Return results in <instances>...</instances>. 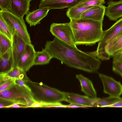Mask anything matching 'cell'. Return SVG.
<instances>
[{"mask_svg": "<svg viewBox=\"0 0 122 122\" xmlns=\"http://www.w3.org/2000/svg\"><path fill=\"white\" fill-rule=\"evenodd\" d=\"M30 0H10L9 11L15 15L21 18L29 12Z\"/></svg>", "mask_w": 122, "mask_h": 122, "instance_id": "obj_13", "label": "cell"}, {"mask_svg": "<svg viewBox=\"0 0 122 122\" xmlns=\"http://www.w3.org/2000/svg\"><path fill=\"white\" fill-rule=\"evenodd\" d=\"M66 107L68 108H77L80 107H84L81 106L74 104H70L68 105H66Z\"/></svg>", "mask_w": 122, "mask_h": 122, "instance_id": "obj_32", "label": "cell"}, {"mask_svg": "<svg viewBox=\"0 0 122 122\" xmlns=\"http://www.w3.org/2000/svg\"><path fill=\"white\" fill-rule=\"evenodd\" d=\"M12 41L0 33V55L6 52L12 46Z\"/></svg>", "mask_w": 122, "mask_h": 122, "instance_id": "obj_25", "label": "cell"}, {"mask_svg": "<svg viewBox=\"0 0 122 122\" xmlns=\"http://www.w3.org/2000/svg\"><path fill=\"white\" fill-rule=\"evenodd\" d=\"M10 0H0V8L2 10L9 11Z\"/></svg>", "mask_w": 122, "mask_h": 122, "instance_id": "obj_28", "label": "cell"}, {"mask_svg": "<svg viewBox=\"0 0 122 122\" xmlns=\"http://www.w3.org/2000/svg\"><path fill=\"white\" fill-rule=\"evenodd\" d=\"M70 20L76 45L92 46L102 38V22L82 18Z\"/></svg>", "mask_w": 122, "mask_h": 122, "instance_id": "obj_2", "label": "cell"}, {"mask_svg": "<svg viewBox=\"0 0 122 122\" xmlns=\"http://www.w3.org/2000/svg\"><path fill=\"white\" fill-rule=\"evenodd\" d=\"M105 3V0H82L75 6H82L103 5Z\"/></svg>", "mask_w": 122, "mask_h": 122, "instance_id": "obj_26", "label": "cell"}, {"mask_svg": "<svg viewBox=\"0 0 122 122\" xmlns=\"http://www.w3.org/2000/svg\"><path fill=\"white\" fill-rule=\"evenodd\" d=\"M27 43L15 32L13 36L11 46L13 59V68L16 66L21 56L24 51Z\"/></svg>", "mask_w": 122, "mask_h": 122, "instance_id": "obj_12", "label": "cell"}, {"mask_svg": "<svg viewBox=\"0 0 122 122\" xmlns=\"http://www.w3.org/2000/svg\"><path fill=\"white\" fill-rule=\"evenodd\" d=\"M52 57L44 48L41 51L36 52L34 58L33 66L48 64Z\"/></svg>", "mask_w": 122, "mask_h": 122, "instance_id": "obj_20", "label": "cell"}, {"mask_svg": "<svg viewBox=\"0 0 122 122\" xmlns=\"http://www.w3.org/2000/svg\"><path fill=\"white\" fill-rule=\"evenodd\" d=\"M98 98H92L87 96L73 93L65 92L64 101L70 104H77L86 107H93Z\"/></svg>", "mask_w": 122, "mask_h": 122, "instance_id": "obj_10", "label": "cell"}, {"mask_svg": "<svg viewBox=\"0 0 122 122\" xmlns=\"http://www.w3.org/2000/svg\"><path fill=\"white\" fill-rule=\"evenodd\" d=\"M16 79H12L0 85V91L8 90L14 86L16 84Z\"/></svg>", "mask_w": 122, "mask_h": 122, "instance_id": "obj_27", "label": "cell"}, {"mask_svg": "<svg viewBox=\"0 0 122 122\" xmlns=\"http://www.w3.org/2000/svg\"><path fill=\"white\" fill-rule=\"evenodd\" d=\"M92 6H74L68 8L66 11V15L70 20L80 18L83 13Z\"/></svg>", "mask_w": 122, "mask_h": 122, "instance_id": "obj_21", "label": "cell"}, {"mask_svg": "<svg viewBox=\"0 0 122 122\" xmlns=\"http://www.w3.org/2000/svg\"><path fill=\"white\" fill-rule=\"evenodd\" d=\"M82 0H42L39 6V9H63L69 8L78 4Z\"/></svg>", "mask_w": 122, "mask_h": 122, "instance_id": "obj_11", "label": "cell"}, {"mask_svg": "<svg viewBox=\"0 0 122 122\" xmlns=\"http://www.w3.org/2000/svg\"><path fill=\"white\" fill-rule=\"evenodd\" d=\"M122 49V30L106 46L107 60Z\"/></svg>", "mask_w": 122, "mask_h": 122, "instance_id": "obj_17", "label": "cell"}, {"mask_svg": "<svg viewBox=\"0 0 122 122\" xmlns=\"http://www.w3.org/2000/svg\"><path fill=\"white\" fill-rule=\"evenodd\" d=\"M122 30V17L109 29L104 31L102 38L98 42L97 50L92 52L96 57L107 60L105 48L106 46Z\"/></svg>", "mask_w": 122, "mask_h": 122, "instance_id": "obj_5", "label": "cell"}, {"mask_svg": "<svg viewBox=\"0 0 122 122\" xmlns=\"http://www.w3.org/2000/svg\"><path fill=\"white\" fill-rule=\"evenodd\" d=\"M0 99L27 107L35 102L30 91L17 84L8 90L0 91Z\"/></svg>", "mask_w": 122, "mask_h": 122, "instance_id": "obj_4", "label": "cell"}, {"mask_svg": "<svg viewBox=\"0 0 122 122\" xmlns=\"http://www.w3.org/2000/svg\"><path fill=\"white\" fill-rule=\"evenodd\" d=\"M45 46L53 58L71 68L96 73L101 63L100 59L90 52L83 51L55 37L52 41H47Z\"/></svg>", "mask_w": 122, "mask_h": 122, "instance_id": "obj_1", "label": "cell"}, {"mask_svg": "<svg viewBox=\"0 0 122 122\" xmlns=\"http://www.w3.org/2000/svg\"><path fill=\"white\" fill-rule=\"evenodd\" d=\"M0 14L4 19L12 26L15 32L28 44H31L30 35L23 18L13 14L9 11L0 10Z\"/></svg>", "mask_w": 122, "mask_h": 122, "instance_id": "obj_6", "label": "cell"}, {"mask_svg": "<svg viewBox=\"0 0 122 122\" xmlns=\"http://www.w3.org/2000/svg\"><path fill=\"white\" fill-rule=\"evenodd\" d=\"M112 57L113 64H122V49L116 54Z\"/></svg>", "mask_w": 122, "mask_h": 122, "instance_id": "obj_29", "label": "cell"}, {"mask_svg": "<svg viewBox=\"0 0 122 122\" xmlns=\"http://www.w3.org/2000/svg\"><path fill=\"white\" fill-rule=\"evenodd\" d=\"M50 10L46 8L39 9L29 12L25 18L26 21L30 26L40 23V21L47 15Z\"/></svg>", "mask_w": 122, "mask_h": 122, "instance_id": "obj_16", "label": "cell"}, {"mask_svg": "<svg viewBox=\"0 0 122 122\" xmlns=\"http://www.w3.org/2000/svg\"><path fill=\"white\" fill-rule=\"evenodd\" d=\"M20 105L17 104H13L7 106L6 108H20L24 107L20 106Z\"/></svg>", "mask_w": 122, "mask_h": 122, "instance_id": "obj_33", "label": "cell"}, {"mask_svg": "<svg viewBox=\"0 0 122 122\" xmlns=\"http://www.w3.org/2000/svg\"><path fill=\"white\" fill-rule=\"evenodd\" d=\"M31 91L35 101L46 103L47 107H66L61 103L64 101L65 92L49 86L42 82L38 83L30 80L26 82Z\"/></svg>", "mask_w": 122, "mask_h": 122, "instance_id": "obj_3", "label": "cell"}, {"mask_svg": "<svg viewBox=\"0 0 122 122\" xmlns=\"http://www.w3.org/2000/svg\"><path fill=\"white\" fill-rule=\"evenodd\" d=\"M36 52L33 45L27 43L25 50L19 59L16 66L26 72L33 66Z\"/></svg>", "mask_w": 122, "mask_h": 122, "instance_id": "obj_9", "label": "cell"}, {"mask_svg": "<svg viewBox=\"0 0 122 122\" xmlns=\"http://www.w3.org/2000/svg\"><path fill=\"white\" fill-rule=\"evenodd\" d=\"M105 15L111 21H116L122 17V0L117 1L110 0L107 3Z\"/></svg>", "mask_w": 122, "mask_h": 122, "instance_id": "obj_14", "label": "cell"}, {"mask_svg": "<svg viewBox=\"0 0 122 122\" xmlns=\"http://www.w3.org/2000/svg\"><path fill=\"white\" fill-rule=\"evenodd\" d=\"M121 98L110 96L102 98H98L94 103L93 107H110L119 102Z\"/></svg>", "mask_w": 122, "mask_h": 122, "instance_id": "obj_24", "label": "cell"}, {"mask_svg": "<svg viewBox=\"0 0 122 122\" xmlns=\"http://www.w3.org/2000/svg\"><path fill=\"white\" fill-rule=\"evenodd\" d=\"M112 70L114 72L122 76V64H113Z\"/></svg>", "mask_w": 122, "mask_h": 122, "instance_id": "obj_30", "label": "cell"}, {"mask_svg": "<svg viewBox=\"0 0 122 122\" xmlns=\"http://www.w3.org/2000/svg\"><path fill=\"white\" fill-rule=\"evenodd\" d=\"M16 83L21 86L25 88L28 90L30 91V89L26 84L25 82L18 79H16Z\"/></svg>", "mask_w": 122, "mask_h": 122, "instance_id": "obj_31", "label": "cell"}, {"mask_svg": "<svg viewBox=\"0 0 122 122\" xmlns=\"http://www.w3.org/2000/svg\"><path fill=\"white\" fill-rule=\"evenodd\" d=\"M106 8L103 5L93 6L83 13L81 18L103 22L105 15Z\"/></svg>", "mask_w": 122, "mask_h": 122, "instance_id": "obj_15", "label": "cell"}, {"mask_svg": "<svg viewBox=\"0 0 122 122\" xmlns=\"http://www.w3.org/2000/svg\"><path fill=\"white\" fill-rule=\"evenodd\" d=\"M0 33H1L11 40L15 31L11 25L3 18L0 14Z\"/></svg>", "mask_w": 122, "mask_h": 122, "instance_id": "obj_23", "label": "cell"}, {"mask_svg": "<svg viewBox=\"0 0 122 122\" xmlns=\"http://www.w3.org/2000/svg\"><path fill=\"white\" fill-rule=\"evenodd\" d=\"M103 87V92L110 96L119 97L122 94V85L119 82L104 74L99 73Z\"/></svg>", "mask_w": 122, "mask_h": 122, "instance_id": "obj_8", "label": "cell"}, {"mask_svg": "<svg viewBox=\"0 0 122 122\" xmlns=\"http://www.w3.org/2000/svg\"><path fill=\"white\" fill-rule=\"evenodd\" d=\"M50 30L55 37L71 46L77 47L75 42L73 33L70 22L52 23Z\"/></svg>", "mask_w": 122, "mask_h": 122, "instance_id": "obj_7", "label": "cell"}, {"mask_svg": "<svg viewBox=\"0 0 122 122\" xmlns=\"http://www.w3.org/2000/svg\"><path fill=\"white\" fill-rule=\"evenodd\" d=\"M4 74L12 78L22 80L25 82L30 80L27 77L26 72L17 66L13 68L8 72Z\"/></svg>", "mask_w": 122, "mask_h": 122, "instance_id": "obj_22", "label": "cell"}, {"mask_svg": "<svg viewBox=\"0 0 122 122\" xmlns=\"http://www.w3.org/2000/svg\"><path fill=\"white\" fill-rule=\"evenodd\" d=\"M76 77L80 81L82 92L91 97H97L96 91L91 80L81 74L76 75Z\"/></svg>", "mask_w": 122, "mask_h": 122, "instance_id": "obj_18", "label": "cell"}, {"mask_svg": "<svg viewBox=\"0 0 122 122\" xmlns=\"http://www.w3.org/2000/svg\"><path fill=\"white\" fill-rule=\"evenodd\" d=\"M122 107V98L119 102L117 103L114 104L110 107Z\"/></svg>", "mask_w": 122, "mask_h": 122, "instance_id": "obj_34", "label": "cell"}, {"mask_svg": "<svg viewBox=\"0 0 122 122\" xmlns=\"http://www.w3.org/2000/svg\"><path fill=\"white\" fill-rule=\"evenodd\" d=\"M13 59L11 47L0 55V74L5 73L13 68Z\"/></svg>", "mask_w": 122, "mask_h": 122, "instance_id": "obj_19", "label": "cell"}, {"mask_svg": "<svg viewBox=\"0 0 122 122\" xmlns=\"http://www.w3.org/2000/svg\"><path fill=\"white\" fill-rule=\"evenodd\" d=\"M31 1V0H30Z\"/></svg>", "mask_w": 122, "mask_h": 122, "instance_id": "obj_35", "label": "cell"}]
</instances>
